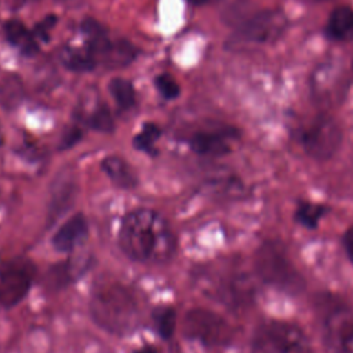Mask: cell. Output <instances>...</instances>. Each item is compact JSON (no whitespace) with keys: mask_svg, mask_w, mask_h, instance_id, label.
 <instances>
[{"mask_svg":"<svg viewBox=\"0 0 353 353\" xmlns=\"http://www.w3.org/2000/svg\"><path fill=\"white\" fill-rule=\"evenodd\" d=\"M88 125L99 132H112L114 130V121L109 108L106 105L95 108L88 119Z\"/></svg>","mask_w":353,"mask_h":353,"instance_id":"cb8c5ba5","label":"cell"},{"mask_svg":"<svg viewBox=\"0 0 353 353\" xmlns=\"http://www.w3.org/2000/svg\"><path fill=\"white\" fill-rule=\"evenodd\" d=\"M4 36L7 41L17 47L23 55L33 57L39 51V41L19 19H8L4 22Z\"/></svg>","mask_w":353,"mask_h":353,"instance_id":"4fadbf2b","label":"cell"},{"mask_svg":"<svg viewBox=\"0 0 353 353\" xmlns=\"http://www.w3.org/2000/svg\"><path fill=\"white\" fill-rule=\"evenodd\" d=\"M252 353H312V345L298 325L270 320L256 328Z\"/></svg>","mask_w":353,"mask_h":353,"instance_id":"5b68a950","label":"cell"},{"mask_svg":"<svg viewBox=\"0 0 353 353\" xmlns=\"http://www.w3.org/2000/svg\"><path fill=\"white\" fill-rule=\"evenodd\" d=\"M317 317L327 343L336 353H350L353 346V313L334 295L319 296Z\"/></svg>","mask_w":353,"mask_h":353,"instance_id":"277c9868","label":"cell"},{"mask_svg":"<svg viewBox=\"0 0 353 353\" xmlns=\"http://www.w3.org/2000/svg\"><path fill=\"white\" fill-rule=\"evenodd\" d=\"M190 4H194V6H203V4H207V3H211L212 0H188Z\"/></svg>","mask_w":353,"mask_h":353,"instance_id":"f546056e","label":"cell"},{"mask_svg":"<svg viewBox=\"0 0 353 353\" xmlns=\"http://www.w3.org/2000/svg\"><path fill=\"white\" fill-rule=\"evenodd\" d=\"M161 135V130L154 123H145L142 130L134 137L135 149L145 152L148 154H153L156 150L154 145Z\"/></svg>","mask_w":353,"mask_h":353,"instance_id":"7402d4cb","label":"cell"},{"mask_svg":"<svg viewBox=\"0 0 353 353\" xmlns=\"http://www.w3.org/2000/svg\"><path fill=\"white\" fill-rule=\"evenodd\" d=\"M256 274L268 284L283 291L296 294L305 283L279 241H265L255 252Z\"/></svg>","mask_w":353,"mask_h":353,"instance_id":"3957f363","label":"cell"},{"mask_svg":"<svg viewBox=\"0 0 353 353\" xmlns=\"http://www.w3.org/2000/svg\"><path fill=\"white\" fill-rule=\"evenodd\" d=\"M229 134L223 131H199L194 132L188 143L189 148L200 154L208 157H221L230 152Z\"/></svg>","mask_w":353,"mask_h":353,"instance_id":"7c38bea8","label":"cell"},{"mask_svg":"<svg viewBox=\"0 0 353 353\" xmlns=\"http://www.w3.org/2000/svg\"><path fill=\"white\" fill-rule=\"evenodd\" d=\"M328 33L338 40H349L353 37V8L339 6L332 10L327 25Z\"/></svg>","mask_w":353,"mask_h":353,"instance_id":"9a60e30c","label":"cell"},{"mask_svg":"<svg viewBox=\"0 0 353 353\" xmlns=\"http://www.w3.org/2000/svg\"><path fill=\"white\" fill-rule=\"evenodd\" d=\"M154 85L157 91L165 98V99H175L181 94L179 84L176 80L168 74V73H160L154 77Z\"/></svg>","mask_w":353,"mask_h":353,"instance_id":"d4e9b609","label":"cell"},{"mask_svg":"<svg viewBox=\"0 0 353 353\" xmlns=\"http://www.w3.org/2000/svg\"><path fill=\"white\" fill-rule=\"evenodd\" d=\"M92 320L114 335L132 332L141 321V306L132 290L120 281H102L91 294Z\"/></svg>","mask_w":353,"mask_h":353,"instance_id":"7a4b0ae2","label":"cell"},{"mask_svg":"<svg viewBox=\"0 0 353 353\" xmlns=\"http://www.w3.org/2000/svg\"><path fill=\"white\" fill-rule=\"evenodd\" d=\"M135 353H156V352H154L153 346H143V347L135 350Z\"/></svg>","mask_w":353,"mask_h":353,"instance_id":"f1b7e54d","label":"cell"},{"mask_svg":"<svg viewBox=\"0 0 353 353\" xmlns=\"http://www.w3.org/2000/svg\"><path fill=\"white\" fill-rule=\"evenodd\" d=\"M81 135H83V134H81V130H80V128H77V127L69 128V130L65 132L63 138H62L61 148H62V149H68V148L73 146L76 142L80 141Z\"/></svg>","mask_w":353,"mask_h":353,"instance_id":"4316f807","label":"cell"},{"mask_svg":"<svg viewBox=\"0 0 353 353\" xmlns=\"http://www.w3.org/2000/svg\"><path fill=\"white\" fill-rule=\"evenodd\" d=\"M327 207L324 204L310 203V201H301L296 205L295 219L305 228L314 229L317 228L320 219L327 214Z\"/></svg>","mask_w":353,"mask_h":353,"instance_id":"ffe728a7","label":"cell"},{"mask_svg":"<svg viewBox=\"0 0 353 353\" xmlns=\"http://www.w3.org/2000/svg\"><path fill=\"white\" fill-rule=\"evenodd\" d=\"M119 245L134 262L164 263L174 255L175 237L161 214L152 208H137L121 221Z\"/></svg>","mask_w":353,"mask_h":353,"instance_id":"6da1fadb","label":"cell"},{"mask_svg":"<svg viewBox=\"0 0 353 353\" xmlns=\"http://www.w3.org/2000/svg\"><path fill=\"white\" fill-rule=\"evenodd\" d=\"M135 57H137V48L130 41L116 40L106 65L112 68L127 66L135 59Z\"/></svg>","mask_w":353,"mask_h":353,"instance_id":"603a6c76","label":"cell"},{"mask_svg":"<svg viewBox=\"0 0 353 353\" xmlns=\"http://www.w3.org/2000/svg\"><path fill=\"white\" fill-rule=\"evenodd\" d=\"M342 142V131L335 120L327 116L316 119L302 134L305 152L317 160L332 157Z\"/></svg>","mask_w":353,"mask_h":353,"instance_id":"ba28073f","label":"cell"},{"mask_svg":"<svg viewBox=\"0 0 353 353\" xmlns=\"http://www.w3.org/2000/svg\"><path fill=\"white\" fill-rule=\"evenodd\" d=\"M62 62L72 72H91L97 68L95 58L84 48H65L62 51Z\"/></svg>","mask_w":353,"mask_h":353,"instance_id":"2e32d148","label":"cell"},{"mask_svg":"<svg viewBox=\"0 0 353 353\" xmlns=\"http://www.w3.org/2000/svg\"><path fill=\"white\" fill-rule=\"evenodd\" d=\"M57 22H58V18H57L55 14H48L47 17H44L33 29L34 37L41 40V41H48L50 40V32L57 25Z\"/></svg>","mask_w":353,"mask_h":353,"instance_id":"484cf974","label":"cell"},{"mask_svg":"<svg viewBox=\"0 0 353 353\" xmlns=\"http://www.w3.org/2000/svg\"><path fill=\"white\" fill-rule=\"evenodd\" d=\"M81 32L87 37L85 50L95 58L97 63L106 65L114 41L109 39L106 28L94 18H85L81 21Z\"/></svg>","mask_w":353,"mask_h":353,"instance_id":"8fae6325","label":"cell"},{"mask_svg":"<svg viewBox=\"0 0 353 353\" xmlns=\"http://www.w3.org/2000/svg\"><path fill=\"white\" fill-rule=\"evenodd\" d=\"M153 324L163 339H170L176 327V312L172 306H159L152 313Z\"/></svg>","mask_w":353,"mask_h":353,"instance_id":"ac0fdd59","label":"cell"},{"mask_svg":"<svg viewBox=\"0 0 353 353\" xmlns=\"http://www.w3.org/2000/svg\"><path fill=\"white\" fill-rule=\"evenodd\" d=\"M284 28V18L274 11L258 12L237 23V33L243 40L265 43L277 37Z\"/></svg>","mask_w":353,"mask_h":353,"instance_id":"9c48e42d","label":"cell"},{"mask_svg":"<svg viewBox=\"0 0 353 353\" xmlns=\"http://www.w3.org/2000/svg\"><path fill=\"white\" fill-rule=\"evenodd\" d=\"M34 276V265L25 258H14L0 265V310L18 305L26 296Z\"/></svg>","mask_w":353,"mask_h":353,"instance_id":"52a82bcc","label":"cell"},{"mask_svg":"<svg viewBox=\"0 0 353 353\" xmlns=\"http://www.w3.org/2000/svg\"><path fill=\"white\" fill-rule=\"evenodd\" d=\"M109 92L121 109H130L137 102V94L130 80L124 77H114L109 81Z\"/></svg>","mask_w":353,"mask_h":353,"instance_id":"e0dca14e","label":"cell"},{"mask_svg":"<svg viewBox=\"0 0 353 353\" xmlns=\"http://www.w3.org/2000/svg\"><path fill=\"white\" fill-rule=\"evenodd\" d=\"M17 3H23V1H26V0H15Z\"/></svg>","mask_w":353,"mask_h":353,"instance_id":"4dcf8cb0","label":"cell"},{"mask_svg":"<svg viewBox=\"0 0 353 353\" xmlns=\"http://www.w3.org/2000/svg\"><path fill=\"white\" fill-rule=\"evenodd\" d=\"M87 232L88 222L85 215L80 212L74 214L58 228L51 239V244L54 250L59 252H70L83 241V239L87 236Z\"/></svg>","mask_w":353,"mask_h":353,"instance_id":"30bf717a","label":"cell"},{"mask_svg":"<svg viewBox=\"0 0 353 353\" xmlns=\"http://www.w3.org/2000/svg\"><path fill=\"white\" fill-rule=\"evenodd\" d=\"M23 97V84L18 76H8L0 84V102L4 108L18 106Z\"/></svg>","mask_w":353,"mask_h":353,"instance_id":"d6986e66","label":"cell"},{"mask_svg":"<svg viewBox=\"0 0 353 353\" xmlns=\"http://www.w3.org/2000/svg\"><path fill=\"white\" fill-rule=\"evenodd\" d=\"M73 196H74L73 182L62 181L58 185V188L52 192V197H51V203H50L51 205H50L48 215L51 218H57L59 214L66 211V208L73 201Z\"/></svg>","mask_w":353,"mask_h":353,"instance_id":"44dd1931","label":"cell"},{"mask_svg":"<svg viewBox=\"0 0 353 353\" xmlns=\"http://www.w3.org/2000/svg\"><path fill=\"white\" fill-rule=\"evenodd\" d=\"M182 327L188 338L197 339L208 346L226 345L233 338L230 324L222 316L205 307L188 310Z\"/></svg>","mask_w":353,"mask_h":353,"instance_id":"8992f818","label":"cell"},{"mask_svg":"<svg viewBox=\"0 0 353 353\" xmlns=\"http://www.w3.org/2000/svg\"><path fill=\"white\" fill-rule=\"evenodd\" d=\"M342 243H343V247H345V250H346L349 258H350L352 262H353V226H350V228L343 233Z\"/></svg>","mask_w":353,"mask_h":353,"instance_id":"83f0119b","label":"cell"},{"mask_svg":"<svg viewBox=\"0 0 353 353\" xmlns=\"http://www.w3.org/2000/svg\"><path fill=\"white\" fill-rule=\"evenodd\" d=\"M102 170L109 179L121 189H132L138 185V176L134 168L120 156H108L102 160Z\"/></svg>","mask_w":353,"mask_h":353,"instance_id":"5bb4252c","label":"cell"}]
</instances>
